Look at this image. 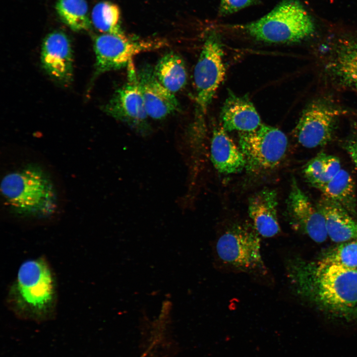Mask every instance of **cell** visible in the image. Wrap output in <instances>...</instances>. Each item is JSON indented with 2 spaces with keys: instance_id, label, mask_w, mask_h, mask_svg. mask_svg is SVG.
<instances>
[{
  "instance_id": "ba28073f",
  "label": "cell",
  "mask_w": 357,
  "mask_h": 357,
  "mask_svg": "<svg viewBox=\"0 0 357 357\" xmlns=\"http://www.w3.org/2000/svg\"><path fill=\"white\" fill-rule=\"evenodd\" d=\"M166 43L160 40H137L125 35L103 33L94 42L96 69L100 74L127 67L141 53L159 49Z\"/></svg>"
},
{
  "instance_id": "8992f818",
  "label": "cell",
  "mask_w": 357,
  "mask_h": 357,
  "mask_svg": "<svg viewBox=\"0 0 357 357\" xmlns=\"http://www.w3.org/2000/svg\"><path fill=\"white\" fill-rule=\"evenodd\" d=\"M239 148L246 162L245 169L259 174L271 170L283 161L287 153L288 141L280 129L261 124L256 129L239 132Z\"/></svg>"
},
{
  "instance_id": "d4e9b609",
  "label": "cell",
  "mask_w": 357,
  "mask_h": 357,
  "mask_svg": "<svg viewBox=\"0 0 357 357\" xmlns=\"http://www.w3.org/2000/svg\"><path fill=\"white\" fill-rule=\"evenodd\" d=\"M344 147L357 170V130L347 140Z\"/></svg>"
},
{
  "instance_id": "ac0fdd59",
  "label": "cell",
  "mask_w": 357,
  "mask_h": 357,
  "mask_svg": "<svg viewBox=\"0 0 357 357\" xmlns=\"http://www.w3.org/2000/svg\"><path fill=\"white\" fill-rule=\"evenodd\" d=\"M320 191L324 198L341 207L351 215L357 214L355 182L346 170L341 169Z\"/></svg>"
},
{
  "instance_id": "30bf717a",
  "label": "cell",
  "mask_w": 357,
  "mask_h": 357,
  "mask_svg": "<svg viewBox=\"0 0 357 357\" xmlns=\"http://www.w3.org/2000/svg\"><path fill=\"white\" fill-rule=\"evenodd\" d=\"M341 111L321 100L312 101L302 112L294 129L298 143L307 148L327 144L332 139L335 121Z\"/></svg>"
},
{
  "instance_id": "cb8c5ba5",
  "label": "cell",
  "mask_w": 357,
  "mask_h": 357,
  "mask_svg": "<svg viewBox=\"0 0 357 357\" xmlns=\"http://www.w3.org/2000/svg\"><path fill=\"white\" fill-rule=\"evenodd\" d=\"M257 0H221L219 13L226 15L255 4Z\"/></svg>"
},
{
  "instance_id": "7c38bea8",
  "label": "cell",
  "mask_w": 357,
  "mask_h": 357,
  "mask_svg": "<svg viewBox=\"0 0 357 357\" xmlns=\"http://www.w3.org/2000/svg\"><path fill=\"white\" fill-rule=\"evenodd\" d=\"M137 75L145 108L149 118L162 119L178 110V102L175 94L159 82L151 66L143 65L137 70Z\"/></svg>"
},
{
  "instance_id": "ffe728a7",
  "label": "cell",
  "mask_w": 357,
  "mask_h": 357,
  "mask_svg": "<svg viewBox=\"0 0 357 357\" xmlns=\"http://www.w3.org/2000/svg\"><path fill=\"white\" fill-rule=\"evenodd\" d=\"M341 169L340 161L337 157L320 153L305 165L303 174L311 186L320 190Z\"/></svg>"
},
{
  "instance_id": "5b68a950",
  "label": "cell",
  "mask_w": 357,
  "mask_h": 357,
  "mask_svg": "<svg viewBox=\"0 0 357 357\" xmlns=\"http://www.w3.org/2000/svg\"><path fill=\"white\" fill-rule=\"evenodd\" d=\"M216 253L219 261L231 270L260 275L267 272L259 235L248 224L236 223L227 229L216 241Z\"/></svg>"
},
{
  "instance_id": "7a4b0ae2",
  "label": "cell",
  "mask_w": 357,
  "mask_h": 357,
  "mask_svg": "<svg viewBox=\"0 0 357 357\" xmlns=\"http://www.w3.org/2000/svg\"><path fill=\"white\" fill-rule=\"evenodd\" d=\"M58 301L57 278L47 259L39 256L24 261L8 287V308L20 319L41 322L55 317Z\"/></svg>"
},
{
  "instance_id": "603a6c76",
  "label": "cell",
  "mask_w": 357,
  "mask_h": 357,
  "mask_svg": "<svg viewBox=\"0 0 357 357\" xmlns=\"http://www.w3.org/2000/svg\"><path fill=\"white\" fill-rule=\"evenodd\" d=\"M321 260L357 269V239L339 243L327 251Z\"/></svg>"
},
{
  "instance_id": "d6986e66",
  "label": "cell",
  "mask_w": 357,
  "mask_h": 357,
  "mask_svg": "<svg viewBox=\"0 0 357 357\" xmlns=\"http://www.w3.org/2000/svg\"><path fill=\"white\" fill-rule=\"evenodd\" d=\"M154 72L159 82L174 94L186 84L187 73L185 63L181 57L174 52L164 55L154 68Z\"/></svg>"
},
{
  "instance_id": "4fadbf2b",
  "label": "cell",
  "mask_w": 357,
  "mask_h": 357,
  "mask_svg": "<svg viewBox=\"0 0 357 357\" xmlns=\"http://www.w3.org/2000/svg\"><path fill=\"white\" fill-rule=\"evenodd\" d=\"M69 41L59 31L50 33L45 38L41 50V61L48 73L62 83L70 81L72 76V58Z\"/></svg>"
},
{
  "instance_id": "3957f363",
  "label": "cell",
  "mask_w": 357,
  "mask_h": 357,
  "mask_svg": "<svg viewBox=\"0 0 357 357\" xmlns=\"http://www.w3.org/2000/svg\"><path fill=\"white\" fill-rule=\"evenodd\" d=\"M0 191L10 212L21 218L46 219L58 206L57 191L50 176L34 163L6 174L1 181Z\"/></svg>"
},
{
  "instance_id": "8fae6325",
  "label": "cell",
  "mask_w": 357,
  "mask_h": 357,
  "mask_svg": "<svg viewBox=\"0 0 357 357\" xmlns=\"http://www.w3.org/2000/svg\"><path fill=\"white\" fill-rule=\"evenodd\" d=\"M286 214L291 224L316 242L326 240L328 235L324 217L293 178L286 200Z\"/></svg>"
},
{
  "instance_id": "52a82bcc",
  "label": "cell",
  "mask_w": 357,
  "mask_h": 357,
  "mask_svg": "<svg viewBox=\"0 0 357 357\" xmlns=\"http://www.w3.org/2000/svg\"><path fill=\"white\" fill-rule=\"evenodd\" d=\"M226 75L224 52L218 39L209 36L205 41L194 69L195 104L198 124Z\"/></svg>"
},
{
  "instance_id": "9c48e42d",
  "label": "cell",
  "mask_w": 357,
  "mask_h": 357,
  "mask_svg": "<svg viewBox=\"0 0 357 357\" xmlns=\"http://www.w3.org/2000/svg\"><path fill=\"white\" fill-rule=\"evenodd\" d=\"M127 67V81L116 91L106 105L105 111L138 133L146 135L150 134L151 129L138 84L137 70L133 61Z\"/></svg>"
},
{
  "instance_id": "9a60e30c",
  "label": "cell",
  "mask_w": 357,
  "mask_h": 357,
  "mask_svg": "<svg viewBox=\"0 0 357 357\" xmlns=\"http://www.w3.org/2000/svg\"><path fill=\"white\" fill-rule=\"evenodd\" d=\"M221 119L222 127L226 131L248 132L261 124L260 117L249 98L231 92L222 107Z\"/></svg>"
},
{
  "instance_id": "277c9868",
  "label": "cell",
  "mask_w": 357,
  "mask_h": 357,
  "mask_svg": "<svg viewBox=\"0 0 357 357\" xmlns=\"http://www.w3.org/2000/svg\"><path fill=\"white\" fill-rule=\"evenodd\" d=\"M251 37L269 43H292L315 31L312 17L298 0H284L266 15L243 27Z\"/></svg>"
},
{
  "instance_id": "44dd1931",
  "label": "cell",
  "mask_w": 357,
  "mask_h": 357,
  "mask_svg": "<svg viewBox=\"0 0 357 357\" xmlns=\"http://www.w3.org/2000/svg\"><path fill=\"white\" fill-rule=\"evenodd\" d=\"M56 10L62 21L72 30H88L91 21L86 0H58Z\"/></svg>"
},
{
  "instance_id": "7402d4cb",
  "label": "cell",
  "mask_w": 357,
  "mask_h": 357,
  "mask_svg": "<svg viewBox=\"0 0 357 357\" xmlns=\"http://www.w3.org/2000/svg\"><path fill=\"white\" fill-rule=\"evenodd\" d=\"M119 7L109 1H101L93 8L91 18L94 26L104 33L124 35L119 25Z\"/></svg>"
},
{
  "instance_id": "2e32d148",
  "label": "cell",
  "mask_w": 357,
  "mask_h": 357,
  "mask_svg": "<svg viewBox=\"0 0 357 357\" xmlns=\"http://www.w3.org/2000/svg\"><path fill=\"white\" fill-rule=\"evenodd\" d=\"M210 159L215 168L224 174H235L245 168L244 156L223 127L212 130Z\"/></svg>"
},
{
  "instance_id": "6da1fadb",
  "label": "cell",
  "mask_w": 357,
  "mask_h": 357,
  "mask_svg": "<svg viewBox=\"0 0 357 357\" xmlns=\"http://www.w3.org/2000/svg\"><path fill=\"white\" fill-rule=\"evenodd\" d=\"M286 269L292 290L298 297L339 317L350 318L357 313V269L298 257L288 259Z\"/></svg>"
},
{
  "instance_id": "5bb4252c",
  "label": "cell",
  "mask_w": 357,
  "mask_h": 357,
  "mask_svg": "<svg viewBox=\"0 0 357 357\" xmlns=\"http://www.w3.org/2000/svg\"><path fill=\"white\" fill-rule=\"evenodd\" d=\"M278 197L276 191L265 188L249 199L248 212L257 233L271 238L281 232L277 217Z\"/></svg>"
},
{
  "instance_id": "e0dca14e",
  "label": "cell",
  "mask_w": 357,
  "mask_h": 357,
  "mask_svg": "<svg viewBox=\"0 0 357 357\" xmlns=\"http://www.w3.org/2000/svg\"><path fill=\"white\" fill-rule=\"evenodd\" d=\"M317 206L324 217L328 237L332 241L341 243L357 239V222L349 212L323 197Z\"/></svg>"
}]
</instances>
